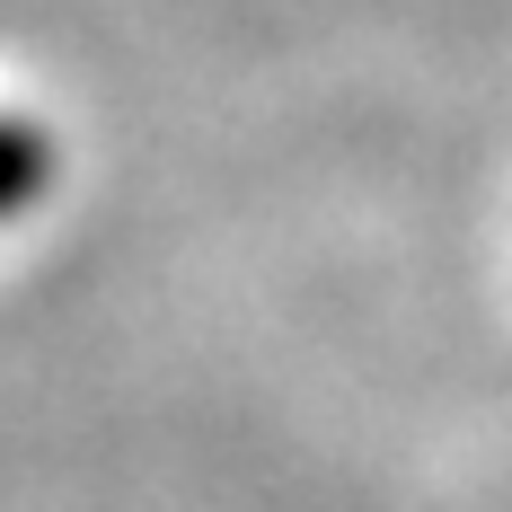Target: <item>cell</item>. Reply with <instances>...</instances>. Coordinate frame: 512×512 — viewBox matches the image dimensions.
Masks as SVG:
<instances>
[{"label":"cell","mask_w":512,"mask_h":512,"mask_svg":"<svg viewBox=\"0 0 512 512\" xmlns=\"http://www.w3.org/2000/svg\"><path fill=\"white\" fill-rule=\"evenodd\" d=\"M45 186H53L45 133H36V124H18V115H0V221H18Z\"/></svg>","instance_id":"cell-1"}]
</instances>
